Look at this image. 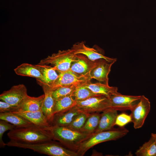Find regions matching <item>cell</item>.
<instances>
[{"instance_id": "26", "label": "cell", "mask_w": 156, "mask_h": 156, "mask_svg": "<svg viewBox=\"0 0 156 156\" xmlns=\"http://www.w3.org/2000/svg\"><path fill=\"white\" fill-rule=\"evenodd\" d=\"M137 156H156V144L151 137L149 140L145 142L135 153Z\"/></svg>"}, {"instance_id": "21", "label": "cell", "mask_w": 156, "mask_h": 156, "mask_svg": "<svg viewBox=\"0 0 156 156\" xmlns=\"http://www.w3.org/2000/svg\"><path fill=\"white\" fill-rule=\"evenodd\" d=\"M77 102L72 95L55 100L53 109L54 115L68 110L76 105Z\"/></svg>"}, {"instance_id": "9", "label": "cell", "mask_w": 156, "mask_h": 156, "mask_svg": "<svg viewBox=\"0 0 156 156\" xmlns=\"http://www.w3.org/2000/svg\"><path fill=\"white\" fill-rule=\"evenodd\" d=\"M28 95L26 86L23 84L12 86L0 95L1 100L20 107Z\"/></svg>"}, {"instance_id": "11", "label": "cell", "mask_w": 156, "mask_h": 156, "mask_svg": "<svg viewBox=\"0 0 156 156\" xmlns=\"http://www.w3.org/2000/svg\"><path fill=\"white\" fill-rule=\"evenodd\" d=\"M141 96L124 95L119 92L112 94L109 98L110 108L117 111L131 110L140 100Z\"/></svg>"}, {"instance_id": "31", "label": "cell", "mask_w": 156, "mask_h": 156, "mask_svg": "<svg viewBox=\"0 0 156 156\" xmlns=\"http://www.w3.org/2000/svg\"><path fill=\"white\" fill-rule=\"evenodd\" d=\"M19 107L12 105L5 101H0V113L12 112L18 110Z\"/></svg>"}, {"instance_id": "7", "label": "cell", "mask_w": 156, "mask_h": 156, "mask_svg": "<svg viewBox=\"0 0 156 156\" xmlns=\"http://www.w3.org/2000/svg\"><path fill=\"white\" fill-rule=\"evenodd\" d=\"M151 103L149 99L144 95L131 110L130 116L134 128L138 129L143 125L145 121L150 112Z\"/></svg>"}, {"instance_id": "28", "label": "cell", "mask_w": 156, "mask_h": 156, "mask_svg": "<svg viewBox=\"0 0 156 156\" xmlns=\"http://www.w3.org/2000/svg\"><path fill=\"white\" fill-rule=\"evenodd\" d=\"M75 87L73 86H62L59 87L53 90L52 96L55 99L72 95Z\"/></svg>"}, {"instance_id": "1", "label": "cell", "mask_w": 156, "mask_h": 156, "mask_svg": "<svg viewBox=\"0 0 156 156\" xmlns=\"http://www.w3.org/2000/svg\"><path fill=\"white\" fill-rule=\"evenodd\" d=\"M50 129L33 124L25 127H16L10 131L7 135L10 140L12 141L27 144L37 143L53 140Z\"/></svg>"}, {"instance_id": "14", "label": "cell", "mask_w": 156, "mask_h": 156, "mask_svg": "<svg viewBox=\"0 0 156 156\" xmlns=\"http://www.w3.org/2000/svg\"><path fill=\"white\" fill-rule=\"evenodd\" d=\"M37 81L42 88L45 94L41 109L51 125L54 116L53 109L55 101L52 96L53 90L46 83L38 80Z\"/></svg>"}, {"instance_id": "4", "label": "cell", "mask_w": 156, "mask_h": 156, "mask_svg": "<svg viewBox=\"0 0 156 156\" xmlns=\"http://www.w3.org/2000/svg\"><path fill=\"white\" fill-rule=\"evenodd\" d=\"M129 132V130L125 127H120L93 133L79 145L75 152L79 156H83L88 149L95 145L105 142L116 140L125 136Z\"/></svg>"}, {"instance_id": "20", "label": "cell", "mask_w": 156, "mask_h": 156, "mask_svg": "<svg viewBox=\"0 0 156 156\" xmlns=\"http://www.w3.org/2000/svg\"><path fill=\"white\" fill-rule=\"evenodd\" d=\"M85 86L94 93L103 95L108 98L112 94L118 92L117 87L110 86L109 85L99 82L92 83L90 82L86 84Z\"/></svg>"}, {"instance_id": "5", "label": "cell", "mask_w": 156, "mask_h": 156, "mask_svg": "<svg viewBox=\"0 0 156 156\" xmlns=\"http://www.w3.org/2000/svg\"><path fill=\"white\" fill-rule=\"evenodd\" d=\"M76 54L71 49L59 50L41 60L38 64H50L59 72L70 70L72 63L76 58Z\"/></svg>"}, {"instance_id": "15", "label": "cell", "mask_w": 156, "mask_h": 156, "mask_svg": "<svg viewBox=\"0 0 156 156\" xmlns=\"http://www.w3.org/2000/svg\"><path fill=\"white\" fill-rule=\"evenodd\" d=\"M118 111L111 108L102 112L98 126L94 133L111 130L114 128Z\"/></svg>"}, {"instance_id": "6", "label": "cell", "mask_w": 156, "mask_h": 156, "mask_svg": "<svg viewBox=\"0 0 156 156\" xmlns=\"http://www.w3.org/2000/svg\"><path fill=\"white\" fill-rule=\"evenodd\" d=\"M76 106L82 111L87 113H99L110 108V101L107 97L98 94L77 102Z\"/></svg>"}, {"instance_id": "13", "label": "cell", "mask_w": 156, "mask_h": 156, "mask_svg": "<svg viewBox=\"0 0 156 156\" xmlns=\"http://www.w3.org/2000/svg\"><path fill=\"white\" fill-rule=\"evenodd\" d=\"M114 63L104 59L97 60L96 65L90 73V79H95L99 82L108 85V75Z\"/></svg>"}, {"instance_id": "19", "label": "cell", "mask_w": 156, "mask_h": 156, "mask_svg": "<svg viewBox=\"0 0 156 156\" xmlns=\"http://www.w3.org/2000/svg\"><path fill=\"white\" fill-rule=\"evenodd\" d=\"M45 97L44 94L37 97L28 96L20 107L19 110L35 112L41 109Z\"/></svg>"}, {"instance_id": "25", "label": "cell", "mask_w": 156, "mask_h": 156, "mask_svg": "<svg viewBox=\"0 0 156 156\" xmlns=\"http://www.w3.org/2000/svg\"><path fill=\"white\" fill-rule=\"evenodd\" d=\"M86 84L75 87L72 96L77 102L85 100L93 96L98 95L94 93L87 87L85 86Z\"/></svg>"}, {"instance_id": "24", "label": "cell", "mask_w": 156, "mask_h": 156, "mask_svg": "<svg viewBox=\"0 0 156 156\" xmlns=\"http://www.w3.org/2000/svg\"><path fill=\"white\" fill-rule=\"evenodd\" d=\"M101 116L99 112L90 113L80 132L87 134L94 133L98 126Z\"/></svg>"}, {"instance_id": "30", "label": "cell", "mask_w": 156, "mask_h": 156, "mask_svg": "<svg viewBox=\"0 0 156 156\" xmlns=\"http://www.w3.org/2000/svg\"><path fill=\"white\" fill-rule=\"evenodd\" d=\"M131 122H132V120L130 115L125 113H122L117 116L115 125L122 127Z\"/></svg>"}, {"instance_id": "27", "label": "cell", "mask_w": 156, "mask_h": 156, "mask_svg": "<svg viewBox=\"0 0 156 156\" xmlns=\"http://www.w3.org/2000/svg\"><path fill=\"white\" fill-rule=\"evenodd\" d=\"M90 114L82 112L76 115L70 123L66 127L72 130L80 131Z\"/></svg>"}, {"instance_id": "12", "label": "cell", "mask_w": 156, "mask_h": 156, "mask_svg": "<svg viewBox=\"0 0 156 156\" xmlns=\"http://www.w3.org/2000/svg\"><path fill=\"white\" fill-rule=\"evenodd\" d=\"M97 60L93 61L83 55L77 54L70 70L79 75L90 78V73L96 65Z\"/></svg>"}, {"instance_id": "2", "label": "cell", "mask_w": 156, "mask_h": 156, "mask_svg": "<svg viewBox=\"0 0 156 156\" xmlns=\"http://www.w3.org/2000/svg\"><path fill=\"white\" fill-rule=\"evenodd\" d=\"M6 146L28 149L51 156H79L75 151L67 149L52 140L34 144L22 143L10 140Z\"/></svg>"}, {"instance_id": "16", "label": "cell", "mask_w": 156, "mask_h": 156, "mask_svg": "<svg viewBox=\"0 0 156 156\" xmlns=\"http://www.w3.org/2000/svg\"><path fill=\"white\" fill-rule=\"evenodd\" d=\"M12 112L22 116L35 125L49 129L51 128V125L42 109L35 112L18 110Z\"/></svg>"}, {"instance_id": "17", "label": "cell", "mask_w": 156, "mask_h": 156, "mask_svg": "<svg viewBox=\"0 0 156 156\" xmlns=\"http://www.w3.org/2000/svg\"><path fill=\"white\" fill-rule=\"evenodd\" d=\"M82 112L75 106L68 110L57 113L54 115L51 126L66 127L70 123L76 115Z\"/></svg>"}, {"instance_id": "29", "label": "cell", "mask_w": 156, "mask_h": 156, "mask_svg": "<svg viewBox=\"0 0 156 156\" xmlns=\"http://www.w3.org/2000/svg\"><path fill=\"white\" fill-rule=\"evenodd\" d=\"M16 127L14 125L4 120H0V147L4 148L6 146V143L3 142L2 137L4 133L8 130H11Z\"/></svg>"}, {"instance_id": "23", "label": "cell", "mask_w": 156, "mask_h": 156, "mask_svg": "<svg viewBox=\"0 0 156 156\" xmlns=\"http://www.w3.org/2000/svg\"><path fill=\"white\" fill-rule=\"evenodd\" d=\"M42 73L46 84L51 87L57 79L59 72L53 67L46 65H36Z\"/></svg>"}, {"instance_id": "32", "label": "cell", "mask_w": 156, "mask_h": 156, "mask_svg": "<svg viewBox=\"0 0 156 156\" xmlns=\"http://www.w3.org/2000/svg\"><path fill=\"white\" fill-rule=\"evenodd\" d=\"M151 137L153 139L156 144V133H152L151 134Z\"/></svg>"}, {"instance_id": "22", "label": "cell", "mask_w": 156, "mask_h": 156, "mask_svg": "<svg viewBox=\"0 0 156 156\" xmlns=\"http://www.w3.org/2000/svg\"><path fill=\"white\" fill-rule=\"evenodd\" d=\"M0 119L6 121L16 127H25L33 124L22 116L12 112L0 113Z\"/></svg>"}, {"instance_id": "8", "label": "cell", "mask_w": 156, "mask_h": 156, "mask_svg": "<svg viewBox=\"0 0 156 156\" xmlns=\"http://www.w3.org/2000/svg\"><path fill=\"white\" fill-rule=\"evenodd\" d=\"M89 77L81 76L70 70L59 72L58 77L51 87L53 90L62 86H73L75 87L90 82Z\"/></svg>"}, {"instance_id": "18", "label": "cell", "mask_w": 156, "mask_h": 156, "mask_svg": "<svg viewBox=\"0 0 156 156\" xmlns=\"http://www.w3.org/2000/svg\"><path fill=\"white\" fill-rule=\"evenodd\" d=\"M14 71L18 75L35 78L36 80L46 83L42 73L36 65L23 63L14 69Z\"/></svg>"}, {"instance_id": "3", "label": "cell", "mask_w": 156, "mask_h": 156, "mask_svg": "<svg viewBox=\"0 0 156 156\" xmlns=\"http://www.w3.org/2000/svg\"><path fill=\"white\" fill-rule=\"evenodd\" d=\"M50 131L53 140L59 141L62 145L75 151L79 145L92 134L83 133L66 127L57 126H51Z\"/></svg>"}, {"instance_id": "10", "label": "cell", "mask_w": 156, "mask_h": 156, "mask_svg": "<svg viewBox=\"0 0 156 156\" xmlns=\"http://www.w3.org/2000/svg\"><path fill=\"white\" fill-rule=\"evenodd\" d=\"M71 49L76 54L83 55L93 61L104 59L109 62L114 63L117 60L116 58L105 56L104 50L97 46H96L93 48L89 47L86 45L83 41L75 44Z\"/></svg>"}]
</instances>
